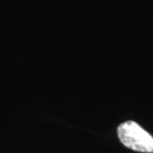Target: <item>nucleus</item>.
<instances>
[{
  "label": "nucleus",
  "mask_w": 153,
  "mask_h": 153,
  "mask_svg": "<svg viewBox=\"0 0 153 153\" xmlns=\"http://www.w3.org/2000/svg\"><path fill=\"white\" fill-rule=\"evenodd\" d=\"M117 135L126 147L139 152H153V136L135 122L121 123L117 128Z\"/></svg>",
  "instance_id": "f257e3e1"
}]
</instances>
